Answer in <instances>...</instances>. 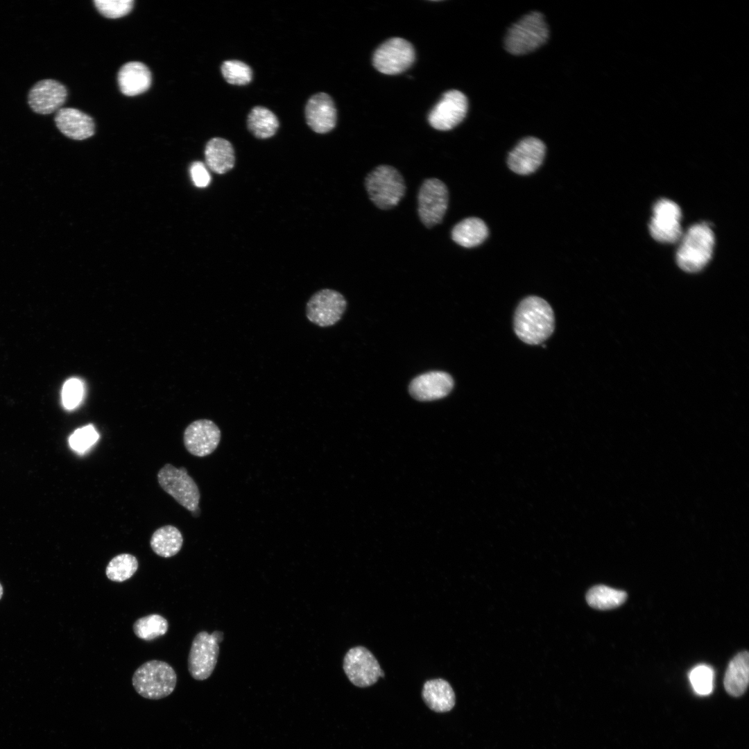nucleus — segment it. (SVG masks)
Segmentation results:
<instances>
[{
	"label": "nucleus",
	"instance_id": "f257e3e1",
	"mask_svg": "<svg viewBox=\"0 0 749 749\" xmlns=\"http://www.w3.org/2000/svg\"><path fill=\"white\" fill-rule=\"evenodd\" d=\"M513 324L515 333L522 341L529 345L540 344L554 331L553 311L543 298L528 296L517 307Z\"/></svg>",
	"mask_w": 749,
	"mask_h": 749
},
{
	"label": "nucleus",
	"instance_id": "f03ea898",
	"mask_svg": "<svg viewBox=\"0 0 749 749\" xmlns=\"http://www.w3.org/2000/svg\"><path fill=\"white\" fill-rule=\"evenodd\" d=\"M714 235L706 223L692 225L683 236L676 253L679 267L689 273L703 269L711 259Z\"/></svg>",
	"mask_w": 749,
	"mask_h": 749
},
{
	"label": "nucleus",
	"instance_id": "7ed1b4c3",
	"mask_svg": "<svg viewBox=\"0 0 749 749\" xmlns=\"http://www.w3.org/2000/svg\"><path fill=\"white\" fill-rule=\"evenodd\" d=\"M132 683L141 696L158 700L169 696L174 691L177 675L169 664L153 660L146 662L136 669Z\"/></svg>",
	"mask_w": 749,
	"mask_h": 749
},
{
	"label": "nucleus",
	"instance_id": "20e7f679",
	"mask_svg": "<svg viewBox=\"0 0 749 749\" xmlns=\"http://www.w3.org/2000/svg\"><path fill=\"white\" fill-rule=\"evenodd\" d=\"M549 37V28L543 15L531 12L508 29L505 37V48L513 55L531 53L543 45Z\"/></svg>",
	"mask_w": 749,
	"mask_h": 749
},
{
	"label": "nucleus",
	"instance_id": "39448f33",
	"mask_svg": "<svg viewBox=\"0 0 749 749\" xmlns=\"http://www.w3.org/2000/svg\"><path fill=\"white\" fill-rule=\"evenodd\" d=\"M365 186L370 200L381 209L396 206L406 191L402 175L388 165H379L370 171L365 179Z\"/></svg>",
	"mask_w": 749,
	"mask_h": 749
},
{
	"label": "nucleus",
	"instance_id": "423d86ee",
	"mask_svg": "<svg viewBox=\"0 0 749 749\" xmlns=\"http://www.w3.org/2000/svg\"><path fill=\"white\" fill-rule=\"evenodd\" d=\"M160 487L188 510L199 511L200 498L198 487L185 467L176 468L166 463L157 473Z\"/></svg>",
	"mask_w": 749,
	"mask_h": 749
},
{
	"label": "nucleus",
	"instance_id": "0eeeda50",
	"mask_svg": "<svg viewBox=\"0 0 749 749\" xmlns=\"http://www.w3.org/2000/svg\"><path fill=\"white\" fill-rule=\"evenodd\" d=\"M223 639V633L220 631L212 634L202 631L195 636L188 657V669L193 678L203 680L211 675L217 662L218 644Z\"/></svg>",
	"mask_w": 749,
	"mask_h": 749
},
{
	"label": "nucleus",
	"instance_id": "6e6552de",
	"mask_svg": "<svg viewBox=\"0 0 749 749\" xmlns=\"http://www.w3.org/2000/svg\"><path fill=\"white\" fill-rule=\"evenodd\" d=\"M417 203L419 217L426 227L441 223L449 203L447 186L438 178L426 179L420 188Z\"/></svg>",
	"mask_w": 749,
	"mask_h": 749
},
{
	"label": "nucleus",
	"instance_id": "1a4fd4ad",
	"mask_svg": "<svg viewBox=\"0 0 749 749\" xmlns=\"http://www.w3.org/2000/svg\"><path fill=\"white\" fill-rule=\"evenodd\" d=\"M412 44L401 37H393L381 44L372 58L374 67L379 72L395 75L408 69L415 60Z\"/></svg>",
	"mask_w": 749,
	"mask_h": 749
},
{
	"label": "nucleus",
	"instance_id": "9d476101",
	"mask_svg": "<svg viewBox=\"0 0 749 749\" xmlns=\"http://www.w3.org/2000/svg\"><path fill=\"white\" fill-rule=\"evenodd\" d=\"M346 306V300L341 293L324 289L309 298L306 305V316L311 322L319 327H329L341 319Z\"/></svg>",
	"mask_w": 749,
	"mask_h": 749
},
{
	"label": "nucleus",
	"instance_id": "9b49d317",
	"mask_svg": "<svg viewBox=\"0 0 749 749\" xmlns=\"http://www.w3.org/2000/svg\"><path fill=\"white\" fill-rule=\"evenodd\" d=\"M343 669L350 681L359 687L371 686L384 676L377 660L361 646L353 647L346 653Z\"/></svg>",
	"mask_w": 749,
	"mask_h": 749
},
{
	"label": "nucleus",
	"instance_id": "f8f14e48",
	"mask_svg": "<svg viewBox=\"0 0 749 749\" xmlns=\"http://www.w3.org/2000/svg\"><path fill=\"white\" fill-rule=\"evenodd\" d=\"M681 209L673 201L660 199L654 205L649 230L654 239L662 243H675L682 236Z\"/></svg>",
	"mask_w": 749,
	"mask_h": 749
},
{
	"label": "nucleus",
	"instance_id": "ddd939ff",
	"mask_svg": "<svg viewBox=\"0 0 749 749\" xmlns=\"http://www.w3.org/2000/svg\"><path fill=\"white\" fill-rule=\"evenodd\" d=\"M467 108V98L463 93L456 89L449 90L429 112V123L438 130H451L465 119Z\"/></svg>",
	"mask_w": 749,
	"mask_h": 749
},
{
	"label": "nucleus",
	"instance_id": "4468645a",
	"mask_svg": "<svg viewBox=\"0 0 749 749\" xmlns=\"http://www.w3.org/2000/svg\"><path fill=\"white\" fill-rule=\"evenodd\" d=\"M221 431L212 420L200 419L192 422L184 431L183 441L187 450L193 456L203 457L212 454L221 440Z\"/></svg>",
	"mask_w": 749,
	"mask_h": 749
},
{
	"label": "nucleus",
	"instance_id": "2eb2a0df",
	"mask_svg": "<svg viewBox=\"0 0 749 749\" xmlns=\"http://www.w3.org/2000/svg\"><path fill=\"white\" fill-rule=\"evenodd\" d=\"M454 386V379L449 373L430 371L412 379L408 391L415 399L428 402L445 397L451 393Z\"/></svg>",
	"mask_w": 749,
	"mask_h": 749
},
{
	"label": "nucleus",
	"instance_id": "dca6fc26",
	"mask_svg": "<svg viewBox=\"0 0 749 749\" xmlns=\"http://www.w3.org/2000/svg\"><path fill=\"white\" fill-rule=\"evenodd\" d=\"M545 151V144L540 139L526 137L509 153L507 161L508 167L519 175L532 173L542 164Z\"/></svg>",
	"mask_w": 749,
	"mask_h": 749
},
{
	"label": "nucleus",
	"instance_id": "f3484780",
	"mask_svg": "<svg viewBox=\"0 0 749 749\" xmlns=\"http://www.w3.org/2000/svg\"><path fill=\"white\" fill-rule=\"evenodd\" d=\"M67 96V91L64 85L55 80L44 79L31 89L28 101L33 112L48 114L60 110Z\"/></svg>",
	"mask_w": 749,
	"mask_h": 749
},
{
	"label": "nucleus",
	"instance_id": "a211bd4d",
	"mask_svg": "<svg viewBox=\"0 0 749 749\" xmlns=\"http://www.w3.org/2000/svg\"><path fill=\"white\" fill-rule=\"evenodd\" d=\"M336 109L329 95L320 92L312 96L307 103L305 117L308 126L316 132L331 131L336 123Z\"/></svg>",
	"mask_w": 749,
	"mask_h": 749
},
{
	"label": "nucleus",
	"instance_id": "6ab92c4d",
	"mask_svg": "<svg viewBox=\"0 0 749 749\" xmlns=\"http://www.w3.org/2000/svg\"><path fill=\"white\" fill-rule=\"evenodd\" d=\"M54 119L59 130L70 139L83 140L94 134L93 119L78 109L60 108L57 111Z\"/></svg>",
	"mask_w": 749,
	"mask_h": 749
},
{
	"label": "nucleus",
	"instance_id": "aec40b11",
	"mask_svg": "<svg viewBox=\"0 0 749 749\" xmlns=\"http://www.w3.org/2000/svg\"><path fill=\"white\" fill-rule=\"evenodd\" d=\"M117 81L121 92L133 96L146 92L151 85L152 76L148 67L140 62H129L119 71Z\"/></svg>",
	"mask_w": 749,
	"mask_h": 749
},
{
	"label": "nucleus",
	"instance_id": "412c9836",
	"mask_svg": "<svg viewBox=\"0 0 749 749\" xmlns=\"http://www.w3.org/2000/svg\"><path fill=\"white\" fill-rule=\"evenodd\" d=\"M422 695L427 705L436 712H449L455 705L454 691L449 683L442 678L427 680Z\"/></svg>",
	"mask_w": 749,
	"mask_h": 749
},
{
	"label": "nucleus",
	"instance_id": "4be33fe9",
	"mask_svg": "<svg viewBox=\"0 0 749 749\" xmlns=\"http://www.w3.org/2000/svg\"><path fill=\"white\" fill-rule=\"evenodd\" d=\"M748 680L749 655L742 651L730 662L724 677V687L728 694L739 697L747 689Z\"/></svg>",
	"mask_w": 749,
	"mask_h": 749
},
{
	"label": "nucleus",
	"instance_id": "5701e85b",
	"mask_svg": "<svg viewBox=\"0 0 749 749\" xmlns=\"http://www.w3.org/2000/svg\"><path fill=\"white\" fill-rule=\"evenodd\" d=\"M205 158L207 166L218 174L231 170L235 162L234 151L231 143L221 137L212 138L207 143Z\"/></svg>",
	"mask_w": 749,
	"mask_h": 749
},
{
	"label": "nucleus",
	"instance_id": "b1692460",
	"mask_svg": "<svg viewBox=\"0 0 749 749\" xmlns=\"http://www.w3.org/2000/svg\"><path fill=\"white\" fill-rule=\"evenodd\" d=\"M488 235L486 224L476 217L462 220L451 230L453 241L465 248H473L480 245L486 239Z\"/></svg>",
	"mask_w": 749,
	"mask_h": 749
},
{
	"label": "nucleus",
	"instance_id": "393cba45",
	"mask_svg": "<svg viewBox=\"0 0 749 749\" xmlns=\"http://www.w3.org/2000/svg\"><path fill=\"white\" fill-rule=\"evenodd\" d=\"M183 537L178 528L166 525L157 528L152 535L150 545L157 556L170 558L181 549Z\"/></svg>",
	"mask_w": 749,
	"mask_h": 749
},
{
	"label": "nucleus",
	"instance_id": "a878e982",
	"mask_svg": "<svg viewBox=\"0 0 749 749\" xmlns=\"http://www.w3.org/2000/svg\"><path fill=\"white\" fill-rule=\"evenodd\" d=\"M247 123L249 130L259 139L271 137L279 127V121L275 114L261 106H256L252 109L248 114Z\"/></svg>",
	"mask_w": 749,
	"mask_h": 749
},
{
	"label": "nucleus",
	"instance_id": "bb28decb",
	"mask_svg": "<svg viewBox=\"0 0 749 749\" xmlns=\"http://www.w3.org/2000/svg\"><path fill=\"white\" fill-rule=\"evenodd\" d=\"M626 598V592L603 585L592 587L586 594L588 605L601 610L617 608L625 602Z\"/></svg>",
	"mask_w": 749,
	"mask_h": 749
},
{
	"label": "nucleus",
	"instance_id": "cd10ccee",
	"mask_svg": "<svg viewBox=\"0 0 749 749\" xmlns=\"http://www.w3.org/2000/svg\"><path fill=\"white\" fill-rule=\"evenodd\" d=\"M168 628L167 620L157 614L141 617L136 620L132 626L135 635L144 641H152L165 635Z\"/></svg>",
	"mask_w": 749,
	"mask_h": 749
},
{
	"label": "nucleus",
	"instance_id": "c85d7f7f",
	"mask_svg": "<svg viewBox=\"0 0 749 749\" xmlns=\"http://www.w3.org/2000/svg\"><path fill=\"white\" fill-rule=\"evenodd\" d=\"M138 567V560L135 556L121 553L108 562L105 574L110 580L121 583L130 578L137 571Z\"/></svg>",
	"mask_w": 749,
	"mask_h": 749
},
{
	"label": "nucleus",
	"instance_id": "c756f323",
	"mask_svg": "<svg viewBox=\"0 0 749 749\" xmlns=\"http://www.w3.org/2000/svg\"><path fill=\"white\" fill-rule=\"evenodd\" d=\"M221 73L228 83L235 85H247L252 78L251 68L240 60L225 61L221 65Z\"/></svg>",
	"mask_w": 749,
	"mask_h": 749
},
{
	"label": "nucleus",
	"instance_id": "7c9ffc66",
	"mask_svg": "<svg viewBox=\"0 0 749 749\" xmlns=\"http://www.w3.org/2000/svg\"><path fill=\"white\" fill-rule=\"evenodd\" d=\"M95 7L104 17L117 19L128 15L132 9V0H95Z\"/></svg>",
	"mask_w": 749,
	"mask_h": 749
},
{
	"label": "nucleus",
	"instance_id": "2f4dec72",
	"mask_svg": "<svg viewBox=\"0 0 749 749\" xmlns=\"http://www.w3.org/2000/svg\"><path fill=\"white\" fill-rule=\"evenodd\" d=\"M714 673L711 667L700 664L690 672L689 680L695 691L698 694H709L712 690Z\"/></svg>",
	"mask_w": 749,
	"mask_h": 749
},
{
	"label": "nucleus",
	"instance_id": "473e14b6",
	"mask_svg": "<svg viewBox=\"0 0 749 749\" xmlns=\"http://www.w3.org/2000/svg\"><path fill=\"white\" fill-rule=\"evenodd\" d=\"M98 434L92 425H87L76 429L69 438L71 447L78 452H83L98 438Z\"/></svg>",
	"mask_w": 749,
	"mask_h": 749
},
{
	"label": "nucleus",
	"instance_id": "72a5a7b5",
	"mask_svg": "<svg viewBox=\"0 0 749 749\" xmlns=\"http://www.w3.org/2000/svg\"><path fill=\"white\" fill-rule=\"evenodd\" d=\"M83 396V386L79 379L71 378L64 384L62 390V402L65 408L68 410L75 408L80 404Z\"/></svg>",
	"mask_w": 749,
	"mask_h": 749
},
{
	"label": "nucleus",
	"instance_id": "f704fd0d",
	"mask_svg": "<svg viewBox=\"0 0 749 749\" xmlns=\"http://www.w3.org/2000/svg\"><path fill=\"white\" fill-rule=\"evenodd\" d=\"M190 174L193 184L198 187H205L211 181V176L201 162H195L191 164Z\"/></svg>",
	"mask_w": 749,
	"mask_h": 749
},
{
	"label": "nucleus",
	"instance_id": "c9c22d12",
	"mask_svg": "<svg viewBox=\"0 0 749 749\" xmlns=\"http://www.w3.org/2000/svg\"><path fill=\"white\" fill-rule=\"evenodd\" d=\"M2 595H3V587H2V585L0 583V599L2 597Z\"/></svg>",
	"mask_w": 749,
	"mask_h": 749
}]
</instances>
